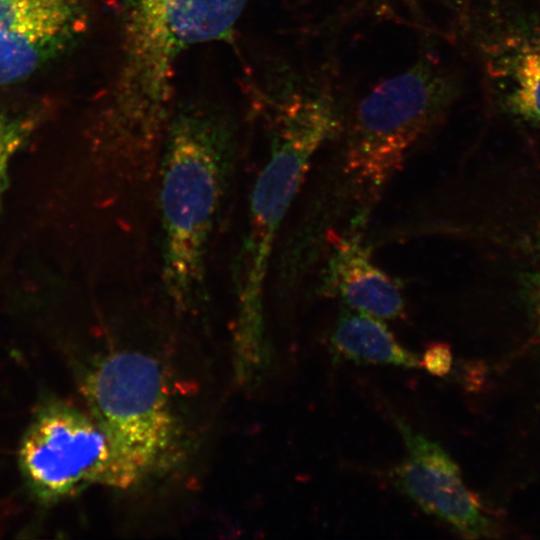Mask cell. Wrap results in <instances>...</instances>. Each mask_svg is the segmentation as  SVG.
<instances>
[{"label":"cell","instance_id":"1","mask_svg":"<svg viewBox=\"0 0 540 540\" xmlns=\"http://www.w3.org/2000/svg\"><path fill=\"white\" fill-rule=\"evenodd\" d=\"M248 0H126L122 61L108 115L116 160L154 163L174 109L173 78L180 56L230 34Z\"/></svg>","mask_w":540,"mask_h":540},{"label":"cell","instance_id":"2","mask_svg":"<svg viewBox=\"0 0 540 540\" xmlns=\"http://www.w3.org/2000/svg\"><path fill=\"white\" fill-rule=\"evenodd\" d=\"M236 152L231 120L215 108L174 109L157 166L162 283L181 311L206 297L210 240Z\"/></svg>","mask_w":540,"mask_h":540},{"label":"cell","instance_id":"3","mask_svg":"<svg viewBox=\"0 0 540 540\" xmlns=\"http://www.w3.org/2000/svg\"><path fill=\"white\" fill-rule=\"evenodd\" d=\"M460 94L455 71L424 55L376 85L348 125L329 196L352 209L351 227L364 228L372 208L412 148L446 117Z\"/></svg>","mask_w":540,"mask_h":540},{"label":"cell","instance_id":"4","mask_svg":"<svg viewBox=\"0 0 540 540\" xmlns=\"http://www.w3.org/2000/svg\"><path fill=\"white\" fill-rule=\"evenodd\" d=\"M267 159L249 198L247 228L233 264L237 342L263 341V300L280 227L318 149L336 132L337 116L326 100L299 96L276 113Z\"/></svg>","mask_w":540,"mask_h":540},{"label":"cell","instance_id":"5","mask_svg":"<svg viewBox=\"0 0 540 540\" xmlns=\"http://www.w3.org/2000/svg\"><path fill=\"white\" fill-rule=\"evenodd\" d=\"M83 394L107 441L101 483L127 488L166 464L176 440V420L155 360L117 351L87 374Z\"/></svg>","mask_w":540,"mask_h":540},{"label":"cell","instance_id":"6","mask_svg":"<svg viewBox=\"0 0 540 540\" xmlns=\"http://www.w3.org/2000/svg\"><path fill=\"white\" fill-rule=\"evenodd\" d=\"M107 461V441L96 421L64 405L38 413L20 449L24 476L34 493L46 501L101 483Z\"/></svg>","mask_w":540,"mask_h":540},{"label":"cell","instance_id":"7","mask_svg":"<svg viewBox=\"0 0 540 540\" xmlns=\"http://www.w3.org/2000/svg\"><path fill=\"white\" fill-rule=\"evenodd\" d=\"M390 415L405 448L402 461L388 473L394 487L461 536L491 537L495 524L465 484L449 453L401 416Z\"/></svg>","mask_w":540,"mask_h":540},{"label":"cell","instance_id":"8","mask_svg":"<svg viewBox=\"0 0 540 540\" xmlns=\"http://www.w3.org/2000/svg\"><path fill=\"white\" fill-rule=\"evenodd\" d=\"M347 228L328 230L321 293L382 320L403 317L406 304L399 283L373 262L362 229Z\"/></svg>","mask_w":540,"mask_h":540},{"label":"cell","instance_id":"9","mask_svg":"<svg viewBox=\"0 0 540 540\" xmlns=\"http://www.w3.org/2000/svg\"><path fill=\"white\" fill-rule=\"evenodd\" d=\"M75 21L69 0H0V85L30 75Z\"/></svg>","mask_w":540,"mask_h":540},{"label":"cell","instance_id":"10","mask_svg":"<svg viewBox=\"0 0 540 540\" xmlns=\"http://www.w3.org/2000/svg\"><path fill=\"white\" fill-rule=\"evenodd\" d=\"M484 50L487 77L500 103L540 126V25L521 18L509 21Z\"/></svg>","mask_w":540,"mask_h":540},{"label":"cell","instance_id":"11","mask_svg":"<svg viewBox=\"0 0 540 540\" xmlns=\"http://www.w3.org/2000/svg\"><path fill=\"white\" fill-rule=\"evenodd\" d=\"M329 346L335 358L357 364L421 367L420 356L403 347L384 320L347 307L336 319Z\"/></svg>","mask_w":540,"mask_h":540},{"label":"cell","instance_id":"12","mask_svg":"<svg viewBox=\"0 0 540 540\" xmlns=\"http://www.w3.org/2000/svg\"><path fill=\"white\" fill-rule=\"evenodd\" d=\"M31 127V121L26 119L0 117V197L7 186L9 160L22 145Z\"/></svg>","mask_w":540,"mask_h":540},{"label":"cell","instance_id":"13","mask_svg":"<svg viewBox=\"0 0 540 540\" xmlns=\"http://www.w3.org/2000/svg\"><path fill=\"white\" fill-rule=\"evenodd\" d=\"M453 364V355L448 344L431 343L420 357V366L433 376L443 377L449 373Z\"/></svg>","mask_w":540,"mask_h":540},{"label":"cell","instance_id":"14","mask_svg":"<svg viewBox=\"0 0 540 540\" xmlns=\"http://www.w3.org/2000/svg\"><path fill=\"white\" fill-rule=\"evenodd\" d=\"M536 299H537V314H538V319H539V326H540V285L538 287V290H537V294H536Z\"/></svg>","mask_w":540,"mask_h":540}]
</instances>
